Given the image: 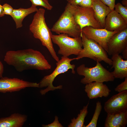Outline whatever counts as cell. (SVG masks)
<instances>
[{"instance_id":"obj_1","label":"cell","mask_w":127,"mask_h":127,"mask_svg":"<svg viewBox=\"0 0 127 127\" xmlns=\"http://www.w3.org/2000/svg\"><path fill=\"white\" fill-rule=\"evenodd\" d=\"M4 60L19 72L28 70H43L51 68V65L42 54L32 48L8 51Z\"/></svg>"},{"instance_id":"obj_2","label":"cell","mask_w":127,"mask_h":127,"mask_svg":"<svg viewBox=\"0 0 127 127\" xmlns=\"http://www.w3.org/2000/svg\"><path fill=\"white\" fill-rule=\"evenodd\" d=\"M45 12L44 9H38L29 26V30L34 37L40 40L42 45L46 48L53 58L57 62L60 60L53 47L51 30L48 26L45 21Z\"/></svg>"},{"instance_id":"obj_3","label":"cell","mask_w":127,"mask_h":127,"mask_svg":"<svg viewBox=\"0 0 127 127\" xmlns=\"http://www.w3.org/2000/svg\"><path fill=\"white\" fill-rule=\"evenodd\" d=\"M73 5L67 3L64 10L51 30L56 34L64 33L73 38L81 37V30L75 22L73 15Z\"/></svg>"},{"instance_id":"obj_4","label":"cell","mask_w":127,"mask_h":127,"mask_svg":"<svg viewBox=\"0 0 127 127\" xmlns=\"http://www.w3.org/2000/svg\"><path fill=\"white\" fill-rule=\"evenodd\" d=\"M76 60V58L71 59L67 57L62 56L61 59L56 63V66L53 71L50 74L44 76L39 83V88L47 87L45 89L40 90L41 94L44 95L49 91L62 89L63 86L62 85L56 87L53 86V82L58 75L67 72L69 69H71L72 73L75 74V66L74 64H71V62Z\"/></svg>"},{"instance_id":"obj_5","label":"cell","mask_w":127,"mask_h":127,"mask_svg":"<svg viewBox=\"0 0 127 127\" xmlns=\"http://www.w3.org/2000/svg\"><path fill=\"white\" fill-rule=\"evenodd\" d=\"M96 62L95 66L92 67H86L85 64H82L77 68V74L84 76L81 79V83L86 84L94 82L103 83L114 81L115 78L111 72L105 68L99 62Z\"/></svg>"},{"instance_id":"obj_6","label":"cell","mask_w":127,"mask_h":127,"mask_svg":"<svg viewBox=\"0 0 127 127\" xmlns=\"http://www.w3.org/2000/svg\"><path fill=\"white\" fill-rule=\"evenodd\" d=\"M81 37L83 48L77 56L76 60L87 57L96 61H103L110 65H112L111 59L109 58L107 52L102 47L94 40L87 38L82 32Z\"/></svg>"},{"instance_id":"obj_7","label":"cell","mask_w":127,"mask_h":127,"mask_svg":"<svg viewBox=\"0 0 127 127\" xmlns=\"http://www.w3.org/2000/svg\"><path fill=\"white\" fill-rule=\"evenodd\" d=\"M51 37L52 42L59 48L58 53L63 56L68 57L72 55L78 56L83 49L81 37H71L66 34L61 33L52 34Z\"/></svg>"},{"instance_id":"obj_8","label":"cell","mask_w":127,"mask_h":127,"mask_svg":"<svg viewBox=\"0 0 127 127\" xmlns=\"http://www.w3.org/2000/svg\"><path fill=\"white\" fill-rule=\"evenodd\" d=\"M73 5L75 20L79 26L81 30L87 26H90L96 28H102L95 19L94 12L92 8L83 7L78 5Z\"/></svg>"},{"instance_id":"obj_9","label":"cell","mask_w":127,"mask_h":127,"mask_svg":"<svg viewBox=\"0 0 127 127\" xmlns=\"http://www.w3.org/2000/svg\"><path fill=\"white\" fill-rule=\"evenodd\" d=\"M82 32L87 38L92 40L98 43L107 52L108 43L112 36L118 32L110 31L104 28L98 29L90 26L84 27Z\"/></svg>"},{"instance_id":"obj_10","label":"cell","mask_w":127,"mask_h":127,"mask_svg":"<svg viewBox=\"0 0 127 127\" xmlns=\"http://www.w3.org/2000/svg\"><path fill=\"white\" fill-rule=\"evenodd\" d=\"M28 87L39 88V83L16 78L2 77L0 78V92L5 93L18 91Z\"/></svg>"},{"instance_id":"obj_11","label":"cell","mask_w":127,"mask_h":127,"mask_svg":"<svg viewBox=\"0 0 127 127\" xmlns=\"http://www.w3.org/2000/svg\"><path fill=\"white\" fill-rule=\"evenodd\" d=\"M104 108L107 114L113 115L127 110V90L112 96L105 103Z\"/></svg>"},{"instance_id":"obj_12","label":"cell","mask_w":127,"mask_h":127,"mask_svg":"<svg viewBox=\"0 0 127 127\" xmlns=\"http://www.w3.org/2000/svg\"><path fill=\"white\" fill-rule=\"evenodd\" d=\"M127 48V28L113 34L107 44V52L110 55L119 54Z\"/></svg>"},{"instance_id":"obj_13","label":"cell","mask_w":127,"mask_h":127,"mask_svg":"<svg viewBox=\"0 0 127 127\" xmlns=\"http://www.w3.org/2000/svg\"><path fill=\"white\" fill-rule=\"evenodd\" d=\"M104 28L110 31L118 32L127 28V23L114 9L106 16Z\"/></svg>"},{"instance_id":"obj_14","label":"cell","mask_w":127,"mask_h":127,"mask_svg":"<svg viewBox=\"0 0 127 127\" xmlns=\"http://www.w3.org/2000/svg\"><path fill=\"white\" fill-rule=\"evenodd\" d=\"M84 90L90 99L107 97L111 92L106 84L95 82L86 84Z\"/></svg>"},{"instance_id":"obj_15","label":"cell","mask_w":127,"mask_h":127,"mask_svg":"<svg viewBox=\"0 0 127 127\" xmlns=\"http://www.w3.org/2000/svg\"><path fill=\"white\" fill-rule=\"evenodd\" d=\"M112 65L111 68H114L112 74L115 78L123 79L127 77V60L123 59L119 54L112 56Z\"/></svg>"},{"instance_id":"obj_16","label":"cell","mask_w":127,"mask_h":127,"mask_svg":"<svg viewBox=\"0 0 127 127\" xmlns=\"http://www.w3.org/2000/svg\"><path fill=\"white\" fill-rule=\"evenodd\" d=\"M92 8L96 20L102 28H104L105 18L112 11L110 8L100 0H94Z\"/></svg>"},{"instance_id":"obj_17","label":"cell","mask_w":127,"mask_h":127,"mask_svg":"<svg viewBox=\"0 0 127 127\" xmlns=\"http://www.w3.org/2000/svg\"><path fill=\"white\" fill-rule=\"evenodd\" d=\"M27 119L25 115L14 113L10 116L0 119V127H21Z\"/></svg>"},{"instance_id":"obj_18","label":"cell","mask_w":127,"mask_h":127,"mask_svg":"<svg viewBox=\"0 0 127 127\" xmlns=\"http://www.w3.org/2000/svg\"><path fill=\"white\" fill-rule=\"evenodd\" d=\"M127 124V110L113 115L107 114L105 127H125Z\"/></svg>"},{"instance_id":"obj_19","label":"cell","mask_w":127,"mask_h":127,"mask_svg":"<svg viewBox=\"0 0 127 127\" xmlns=\"http://www.w3.org/2000/svg\"><path fill=\"white\" fill-rule=\"evenodd\" d=\"M38 10L36 7L32 5L30 8H27L14 9L11 16L15 22L16 28L22 27L23 21L26 17Z\"/></svg>"},{"instance_id":"obj_20","label":"cell","mask_w":127,"mask_h":127,"mask_svg":"<svg viewBox=\"0 0 127 127\" xmlns=\"http://www.w3.org/2000/svg\"><path fill=\"white\" fill-rule=\"evenodd\" d=\"M89 102L85 106L80 110L79 114L76 118H75L71 119V122L68 125V127H84V124L85 119L88 112Z\"/></svg>"},{"instance_id":"obj_21","label":"cell","mask_w":127,"mask_h":127,"mask_svg":"<svg viewBox=\"0 0 127 127\" xmlns=\"http://www.w3.org/2000/svg\"><path fill=\"white\" fill-rule=\"evenodd\" d=\"M102 106L100 101L96 103L94 112L90 123L84 127H96L99 117L102 110Z\"/></svg>"},{"instance_id":"obj_22","label":"cell","mask_w":127,"mask_h":127,"mask_svg":"<svg viewBox=\"0 0 127 127\" xmlns=\"http://www.w3.org/2000/svg\"><path fill=\"white\" fill-rule=\"evenodd\" d=\"M115 10L119 13L127 23V7L123 6L118 2L115 4Z\"/></svg>"},{"instance_id":"obj_23","label":"cell","mask_w":127,"mask_h":127,"mask_svg":"<svg viewBox=\"0 0 127 127\" xmlns=\"http://www.w3.org/2000/svg\"><path fill=\"white\" fill-rule=\"evenodd\" d=\"M29 0L31 2L32 5L36 7L41 6L50 10L52 8V6L49 4L48 0Z\"/></svg>"},{"instance_id":"obj_24","label":"cell","mask_w":127,"mask_h":127,"mask_svg":"<svg viewBox=\"0 0 127 127\" xmlns=\"http://www.w3.org/2000/svg\"><path fill=\"white\" fill-rule=\"evenodd\" d=\"M124 81L118 85L115 89V90L119 93L127 90V77H125Z\"/></svg>"},{"instance_id":"obj_25","label":"cell","mask_w":127,"mask_h":127,"mask_svg":"<svg viewBox=\"0 0 127 127\" xmlns=\"http://www.w3.org/2000/svg\"><path fill=\"white\" fill-rule=\"evenodd\" d=\"M54 121L51 123L47 125L43 124V127H63V126L59 122L58 117L56 116Z\"/></svg>"},{"instance_id":"obj_26","label":"cell","mask_w":127,"mask_h":127,"mask_svg":"<svg viewBox=\"0 0 127 127\" xmlns=\"http://www.w3.org/2000/svg\"><path fill=\"white\" fill-rule=\"evenodd\" d=\"M4 14L11 16L14 9L9 4L5 3L2 6Z\"/></svg>"},{"instance_id":"obj_27","label":"cell","mask_w":127,"mask_h":127,"mask_svg":"<svg viewBox=\"0 0 127 127\" xmlns=\"http://www.w3.org/2000/svg\"><path fill=\"white\" fill-rule=\"evenodd\" d=\"M112 10L114 9L115 0H100Z\"/></svg>"},{"instance_id":"obj_28","label":"cell","mask_w":127,"mask_h":127,"mask_svg":"<svg viewBox=\"0 0 127 127\" xmlns=\"http://www.w3.org/2000/svg\"><path fill=\"white\" fill-rule=\"evenodd\" d=\"M94 0H83L78 5L84 8H92Z\"/></svg>"},{"instance_id":"obj_29","label":"cell","mask_w":127,"mask_h":127,"mask_svg":"<svg viewBox=\"0 0 127 127\" xmlns=\"http://www.w3.org/2000/svg\"><path fill=\"white\" fill-rule=\"evenodd\" d=\"M83 0H66L68 3L73 5H79Z\"/></svg>"},{"instance_id":"obj_30","label":"cell","mask_w":127,"mask_h":127,"mask_svg":"<svg viewBox=\"0 0 127 127\" xmlns=\"http://www.w3.org/2000/svg\"><path fill=\"white\" fill-rule=\"evenodd\" d=\"M3 71V65L2 62L0 61V78L3 77L2 75Z\"/></svg>"},{"instance_id":"obj_31","label":"cell","mask_w":127,"mask_h":127,"mask_svg":"<svg viewBox=\"0 0 127 127\" xmlns=\"http://www.w3.org/2000/svg\"><path fill=\"white\" fill-rule=\"evenodd\" d=\"M122 53L123 58L127 60V48L125 49Z\"/></svg>"},{"instance_id":"obj_32","label":"cell","mask_w":127,"mask_h":127,"mask_svg":"<svg viewBox=\"0 0 127 127\" xmlns=\"http://www.w3.org/2000/svg\"><path fill=\"white\" fill-rule=\"evenodd\" d=\"M4 15H5L4 13L2 6L0 4V17H3Z\"/></svg>"},{"instance_id":"obj_33","label":"cell","mask_w":127,"mask_h":127,"mask_svg":"<svg viewBox=\"0 0 127 127\" xmlns=\"http://www.w3.org/2000/svg\"><path fill=\"white\" fill-rule=\"evenodd\" d=\"M121 3L123 6L127 7V0H122Z\"/></svg>"}]
</instances>
